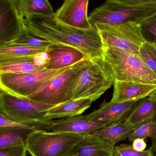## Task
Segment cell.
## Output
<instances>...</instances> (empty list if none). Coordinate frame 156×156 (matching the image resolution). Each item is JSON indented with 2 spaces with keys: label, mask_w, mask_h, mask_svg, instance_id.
Masks as SVG:
<instances>
[{
  "label": "cell",
  "mask_w": 156,
  "mask_h": 156,
  "mask_svg": "<svg viewBox=\"0 0 156 156\" xmlns=\"http://www.w3.org/2000/svg\"><path fill=\"white\" fill-rule=\"evenodd\" d=\"M25 29L54 44L71 47L89 59L102 57L104 48L96 27L82 30L66 24L51 16L34 15L24 18Z\"/></svg>",
  "instance_id": "6da1fadb"
},
{
  "label": "cell",
  "mask_w": 156,
  "mask_h": 156,
  "mask_svg": "<svg viewBox=\"0 0 156 156\" xmlns=\"http://www.w3.org/2000/svg\"><path fill=\"white\" fill-rule=\"evenodd\" d=\"M55 105L19 98L1 90L0 112L7 118L23 124L34 126L37 130L51 131L53 120L45 116Z\"/></svg>",
  "instance_id": "7a4b0ae2"
},
{
  "label": "cell",
  "mask_w": 156,
  "mask_h": 156,
  "mask_svg": "<svg viewBox=\"0 0 156 156\" xmlns=\"http://www.w3.org/2000/svg\"><path fill=\"white\" fill-rule=\"evenodd\" d=\"M103 59L114 81L133 82L156 85V76L139 54L117 48H104Z\"/></svg>",
  "instance_id": "3957f363"
},
{
  "label": "cell",
  "mask_w": 156,
  "mask_h": 156,
  "mask_svg": "<svg viewBox=\"0 0 156 156\" xmlns=\"http://www.w3.org/2000/svg\"><path fill=\"white\" fill-rule=\"evenodd\" d=\"M114 83L103 56L90 59L82 69L72 85L71 100L89 99L95 101L113 85Z\"/></svg>",
  "instance_id": "277c9868"
},
{
  "label": "cell",
  "mask_w": 156,
  "mask_h": 156,
  "mask_svg": "<svg viewBox=\"0 0 156 156\" xmlns=\"http://www.w3.org/2000/svg\"><path fill=\"white\" fill-rule=\"evenodd\" d=\"M156 15V2L135 5H119L106 2L90 13L93 26L97 24H119L128 23L140 24Z\"/></svg>",
  "instance_id": "5b68a950"
},
{
  "label": "cell",
  "mask_w": 156,
  "mask_h": 156,
  "mask_svg": "<svg viewBox=\"0 0 156 156\" xmlns=\"http://www.w3.org/2000/svg\"><path fill=\"white\" fill-rule=\"evenodd\" d=\"M85 136L34 130L27 137V147L32 156H68L73 147Z\"/></svg>",
  "instance_id": "8992f818"
},
{
  "label": "cell",
  "mask_w": 156,
  "mask_h": 156,
  "mask_svg": "<svg viewBox=\"0 0 156 156\" xmlns=\"http://www.w3.org/2000/svg\"><path fill=\"white\" fill-rule=\"evenodd\" d=\"M72 66L57 69L45 68L38 71L24 74H0V89L14 96L27 98L52 78Z\"/></svg>",
  "instance_id": "52a82bcc"
},
{
  "label": "cell",
  "mask_w": 156,
  "mask_h": 156,
  "mask_svg": "<svg viewBox=\"0 0 156 156\" xmlns=\"http://www.w3.org/2000/svg\"><path fill=\"white\" fill-rule=\"evenodd\" d=\"M103 48L114 47L139 54L140 48L146 42L141 24L128 23L119 24H97Z\"/></svg>",
  "instance_id": "ba28073f"
},
{
  "label": "cell",
  "mask_w": 156,
  "mask_h": 156,
  "mask_svg": "<svg viewBox=\"0 0 156 156\" xmlns=\"http://www.w3.org/2000/svg\"><path fill=\"white\" fill-rule=\"evenodd\" d=\"M89 59L85 58L54 77L27 98L53 105L71 101L72 85L82 69Z\"/></svg>",
  "instance_id": "9c48e42d"
},
{
  "label": "cell",
  "mask_w": 156,
  "mask_h": 156,
  "mask_svg": "<svg viewBox=\"0 0 156 156\" xmlns=\"http://www.w3.org/2000/svg\"><path fill=\"white\" fill-rule=\"evenodd\" d=\"M24 30V18L17 0H0V45L13 40Z\"/></svg>",
  "instance_id": "30bf717a"
},
{
  "label": "cell",
  "mask_w": 156,
  "mask_h": 156,
  "mask_svg": "<svg viewBox=\"0 0 156 156\" xmlns=\"http://www.w3.org/2000/svg\"><path fill=\"white\" fill-rule=\"evenodd\" d=\"M89 0H64L55 13L56 19L68 25L82 30L94 27L90 23L88 14Z\"/></svg>",
  "instance_id": "8fae6325"
},
{
  "label": "cell",
  "mask_w": 156,
  "mask_h": 156,
  "mask_svg": "<svg viewBox=\"0 0 156 156\" xmlns=\"http://www.w3.org/2000/svg\"><path fill=\"white\" fill-rule=\"evenodd\" d=\"M141 100L123 102L104 101L100 108L86 115L87 119L92 122L108 125L123 122L134 106Z\"/></svg>",
  "instance_id": "7c38bea8"
},
{
  "label": "cell",
  "mask_w": 156,
  "mask_h": 156,
  "mask_svg": "<svg viewBox=\"0 0 156 156\" xmlns=\"http://www.w3.org/2000/svg\"><path fill=\"white\" fill-rule=\"evenodd\" d=\"M107 126L105 124L92 122L86 115H78L53 120L51 131L86 135L93 133Z\"/></svg>",
  "instance_id": "4fadbf2b"
},
{
  "label": "cell",
  "mask_w": 156,
  "mask_h": 156,
  "mask_svg": "<svg viewBox=\"0 0 156 156\" xmlns=\"http://www.w3.org/2000/svg\"><path fill=\"white\" fill-rule=\"evenodd\" d=\"M113 94L111 101L123 102L142 100L156 90V85L133 82L114 81Z\"/></svg>",
  "instance_id": "5bb4252c"
},
{
  "label": "cell",
  "mask_w": 156,
  "mask_h": 156,
  "mask_svg": "<svg viewBox=\"0 0 156 156\" xmlns=\"http://www.w3.org/2000/svg\"><path fill=\"white\" fill-rule=\"evenodd\" d=\"M114 146L93 134L86 135L68 156H114Z\"/></svg>",
  "instance_id": "9a60e30c"
},
{
  "label": "cell",
  "mask_w": 156,
  "mask_h": 156,
  "mask_svg": "<svg viewBox=\"0 0 156 156\" xmlns=\"http://www.w3.org/2000/svg\"><path fill=\"white\" fill-rule=\"evenodd\" d=\"M49 60L45 68L57 69L68 67L87 58L81 51L69 46L54 44L52 49L48 52Z\"/></svg>",
  "instance_id": "2e32d148"
},
{
  "label": "cell",
  "mask_w": 156,
  "mask_h": 156,
  "mask_svg": "<svg viewBox=\"0 0 156 156\" xmlns=\"http://www.w3.org/2000/svg\"><path fill=\"white\" fill-rule=\"evenodd\" d=\"M137 104L123 121L125 123L134 127L156 118V90Z\"/></svg>",
  "instance_id": "e0dca14e"
},
{
  "label": "cell",
  "mask_w": 156,
  "mask_h": 156,
  "mask_svg": "<svg viewBox=\"0 0 156 156\" xmlns=\"http://www.w3.org/2000/svg\"><path fill=\"white\" fill-rule=\"evenodd\" d=\"M93 102L89 99L71 100L51 107L45 116L50 120L78 116L89 109Z\"/></svg>",
  "instance_id": "ac0fdd59"
},
{
  "label": "cell",
  "mask_w": 156,
  "mask_h": 156,
  "mask_svg": "<svg viewBox=\"0 0 156 156\" xmlns=\"http://www.w3.org/2000/svg\"><path fill=\"white\" fill-rule=\"evenodd\" d=\"M135 128L123 122H119L106 126L92 134L103 138L115 146L117 143L128 138Z\"/></svg>",
  "instance_id": "d6986e66"
},
{
  "label": "cell",
  "mask_w": 156,
  "mask_h": 156,
  "mask_svg": "<svg viewBox=\"0 0 156 156\" xmlns=\"http://www.w3.org/2000/svg\"><path fill=\"white\" fill-rule=\"evenodd\" d=\"M34 57L0 61V74H24L38 71L45 68V67L38 66L35 64Z\"/></svg>",
  "instance_id": "ffe728a7"
},
{
  "label": "cell",
  "mask_w": 156,
  "mask_h": 156,
  "mask_svg": "<svg viewBox=\"0 0 156 156\" xmlns=\"http://www.w3.org/2000/svg\"><path fill=\"white\" fill-rule=\"evenodd\" d=\"M20 15L25 18L34 15L51 16L55 14L48 0H17Z\"/></svg>",
  "instance_id": "44dd1931"
},
{
  "label": "cell",
  "mask_w": 156,
  "mask_h": 156,
  "mask_svg": "<svg viewBox=\"0 0 156 156\" xmlns=\"http://www.w3.org/2000/svg\"><path fill=\"white\" fill-rule=\"evenodd\" d=\"M34 130L15 127H0V149L27 146V140Z\"/></svg>",
  "instance_id": "7402d4cb"
},
{
  "label": "cell",
  "mask_w": 156,
  "mask_h": 156,
  "mask_svg": "<svg viewBox=\"0 0 156 156\" xmlns=\"http://www.w3.org/2000/svg\"><path fill=\"white\" fill-rule=\"evenodd\" d=\"M53 45L51 48L14 45L1 46H0V61L34 57L40 53L51 51Z\"/></svg>",
  "instance_id": "603a6c76"
},
{
  "label": "cell",
  "mask_w": 156,
  "mask_h": 156,
  "mask_svg": "<svg viewBox=\"0 0 156 156\" xmlns=\"http://www.w3.org/2000/svg\"><path fill=\"white\" fill-rule=\"evenodd\" d=\"M53 44L28 33L25 29L14 39L1 46L14 45L51 48Z\"/></svg>",
  "instance_id": "cb8c5ba5"
},
{
  "label": "cell",
  "mask_w": 156,
  "mask_h": 156,
  "mask_svg": "<svg viewBox=\"0 0 156 156\" xmlns=\"http://www.w3.org/2000/svg\"><path fill=\"white\" fill-rule=\"evenodd\" d=\"M156 134V118L146 121L136 127L130 134L128 141L132 143L137 138L145 139L149 137L153 139Z\"/></svg>",
  "instance_id": "d4e9b609"
},
{
  "label": "cell",
  "mask_w": 156,
  "mask_h": 156,
  "mask_svg": "<svg viewBox=\"0 0 156 156\" xmlns=\"http://www.w3.org/2000/svg\"><path fill=\"white\" fill-rule=\"evenodd\" d=\"M139 55L147 66L156 76V45L146 42L142 45Z\"/></svg>",
  "instance_id": "484cf974"
},
{
  "label": "cell",
  "mask_w": 156,
  "mask_h": 156,
  "mask_svg": "<svg viewBox=\"0 0 156 156\" xmlns=\"http://www.w3.org/2000/svg\"><path fill=\"white\" fill-rule=\"evenodd\" d=\"M114 156H154V153L150 147L149 149L142 152L136 151L132 145L129 144H121L114 146Z\"/></svg>",
  "instance_id": "4316f807"
},
{
  "label": "cell",
  "mask_w": 156,
  "mask_h": 156,
  "mask_svg": "<svg viewBox=\"0 0 156 156\" xmlns=\"http://www.w3.org/2000/svg\"><path fill=\"white\" fill-rule=\"evenodd\" d=\"M141 27L146 41L156 45V15L142 23Z\"/></svg>",
  "instance_id": "83f0119b"
},
{
  "label": "cell",
  "mask_w": 156,
  "mask_h": 156,
  "mask_svg": "<svg viewBox=\"0 0 156 156\" xmlns=\"http://www.w3.org/2000/svg\"><path fill=\"white\" fill-rule=\"evenodd\" d=\"M27 146L11 147L0 149V156H26Z\"/></svg>",
  "instance_id": "f1b7e54d"
},
{
  "label": "cell",
  "mask_w": 156,
  "mask_h": 156,
  "mask_svg": "<svg viewBox=\"0 0 156 156\" xmlns=\"http://www.w3.org/2000/svg\"><path fill=\"white\" fill-rule=\"evenodd\" d=\"M0 127H15L32 130H37L34 126L23 124L11 120L1 112H0Z\"/></svg>",
  "instance_id": "f546056e"
},
{
  "label": "cell",
  "mask_w": 156,
  "mask_h": 156,
  "mask_svg": "<svg viewBox=\"0 0 156 156\" xmlns=\"http://www.w3.org/2000/svg\"><path fill=\"white\" fill-rule=\"evenodd\" d=\"M115 4L124 5H135L156 2V0H106Z\"/></svg>",
  "instance_id": "4dcf8cb0"
},
{
  "label": "cell",
  "mask_w": 156,
  "mask_h": 156,
  "mask_svg": "<svg viewBox=\"0 0 156 156\" xmlns=\"http://www.w3.org/2000/svg\"><path fill=\"white\" fill-rule=\"evenodd\" d=\"M35 64L38 66L45 67L49 62L48 52H43L38 54L34 58Z\"/></svg>",
  "instance_id": "1f68e13d"
},
{
  "label": "cell",
  "mask_w": 156,
  "mask_h": 156,
  "mask_svg": "<svg viewBox=\"0 0 156 156\" xmlns=\"http://www.w3.org/2000/svg\"><path fill=\"white\" fill-rule=\"evenodd\" d=\"M132 145L136 150L139 152L144 151L147 147L146 142L144 139L142 138H137L134 140Z\"/></svg>",
  "instance_id": "d6a6232c"
},
{
  "label": "cell",
  "mask_w": 156,
  "mask_h": 156,
  "mask_svg": "<svg viewBox=\"0 0 156 156\" xmlns=\"http://www.w3.org/2000/svg\"><path fill=\"white\" fill-rule=\"evenodd\" d=\"M151 140H152V142L151 147H152L154 153L155 154V155L156 156V134L155 136L153 139H151Z\"/></svg>",
  "instance_id": "836d02e7"
},
{
  "label": "cell",
  "mask_w": 156,
  "mask_h": 156,
  "mask_svg": "<svg viewBox=\"0 0 156 156\" xmlns=\"http://www.w3.org/2000/svg\"><path fill=\"white\" fill-rule=\"evenodd\" d=\"M154 156H156V155H155Z\"/></svg>",
  "instance_id": "e575fe53"
}]
</instances>
